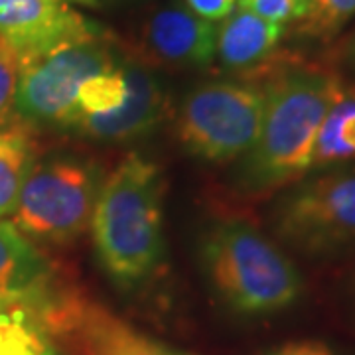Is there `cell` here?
Here are the masks:
<instances>
[{
  "mask_svg": "<svg viewBox=\"0 0 355 355\" xmlns=\"http://www.w3.org/2000/svg\"><path fill=\"white\" fill-rule=\"evenodd\" d=\"M0 355H58V338L36 312L0 304Z\"/></svg>",
  "mask_w": 355,
  "mask_h": 355,
  "instance_id": "9a60e30c",
  "label": "cell"
},
{
  "mask_svg": "<svg viewBox=\"0 0 355 355\" xmlns=\"http://www.w3.org/2000/svg\"><path fill=\"white\" fill-rule=\"evenodd\" d=\"M261 355H338V352L320 340H296L277 345Z\"/></svg>",
  "mask_w": 355,
  "mask_h": 355,
  "instance_id": "44dd1931",
  "label": "cell"
},
{
  "mask_svg": "<svg viewBox=\"0 0 355 355\" xmlns=\"http://www.w3.org/2000/svg\"><path fill=\"white\" fill-rule=\"evenodd\" d=\"M20 64L0 44V128L10 127L16 123V89H18Z\"/></svg>",
  "mask_w": 355,
  "mask_h": 355,
  "instance_id": "ac0fdd59",
  "label": "cell"
},
{
  "mask_svg": "<svg viewBox=\"0 0 355 355\" xmlns=\"http://www.w3.org/2000/svg\"><path fill=\"white\" fill-rule=\"evenodd\" d=\"M296 2H298V12H300V18H302V16L308 12V8H310L312 0H296ZM300 18H298V20H300ZM298 20H296V22H298Z\"/></svg>",
  "mask_w": 355,
  "mask_h": 355,
  "instance_id": "cb8c5ba5",
  "label": "cell"
},
{
  "mask_svg": "<svg viewBox=\"0 0 355 355\" xmlns=\"http://www.w3.org/2000/svg\"><path fill=\"white\" fill-rule=\"evenodd\" d=\"M99 30L101 26L58 0H0V44L20 65Z\"/></svg>",
  "mask_w": 355,
  "mask_h": 355,
  "instance_id": "9c48e42d",
  "label": "cell"
},
{
  "mask_svg": "<svg viewBox=\"0 0 355 355\" xmlns=\"http://www.w3.org/2000/svg\"><path fill=\"white\" fill-rule=\"evenodd\" d=\"M217 26L186 4H166L142 28V51L148 60L172 67L203 69L216 58Z\"/></svg>",
  "mask_w": 355,
  "mask_h": 355,
  "instance_id": "30bf717a",
  "label": "cell"
},
{
  "mask_svg": "<svg viewBox=\"0 0 355 355\" xmlns=\"http://www.w3.org/2000/svg\"><path fill=\"white\" fill-rule=\"evenodd\" d=\"M73 338L85 355H188L135 330L101 304L71 296L65 304L58 338Z\"/></svg>",
  "mask_w": 355,
  "mask_h": 355,
  "instance_id": "8fae6325",
  "label": "cell"
},
{
  "mask_svg": "<svg viewBox=\"0 0 355 355\" xmlns=\"http://www.w3.org/2000/svg\"><path fill=\"white\" fill-rule=\"evenodd\" d=\"M263 87L259 137L235 170L245 193L284 188L312 170L320 127L345 91L336 73L308 65H280L266 73Z\"/></svg>",
  "mask_w": 355,
  "mask_h": 355,
  "instance_id": "6da1fadb",
  "label": "cell"
},
{
  "mask_svg": "<svg viewBox=\"0 0 355 355\" xmlns=\"http://www.w3.org/2000/svg\"><path fill=\"white\" fill-rule=\"evenodd\" d=\"M352 298H354V302H355V277L354 280H352Z\"/></svg>",
  "mask_w": 355,
  "mask_h": 355,
  "instance_id": "484cf974",
  "label": "cell"
},
{
  "mask_svg": "<svg viewBox=\"0 0 355 355\" xmlns=\"http://www.w3.org/2000/svg\"><path fill=\"white\" fill-rule=\"evenodd\" d=\"M200 263L217 296L243 316H270L298 302L304 280L279 243L243 219L203 233Z\"/></svg>",
  "mask_w": 355,
  "mask_h": 355,
  "instance_id": "3957f363",
  "label": "cell"
},
{
  "mask_svg": "<svg viewBox=\"0 0 355 355\" xmlns=\"http://www.w3.org/2000/svg\"><path fill=\"white\" fill-rule=\"evenodd\" d=\"M69 298L71 292L60 286L50 259L10 221L0 219V304L24 306L44 318L55 334Z\"/></svg>",
  "mask_w": 355,
  "mask_h": 355,
  "instance_id": "ba28073f",
  "label": "cell"
},
{
  "mask_svg": "<svg viewBox=\"0 0 355 355\" xmlns=\"http://www.w3.org/2000/svg\"><path fill=\"white\" fill-rule=\"evenodd\" d=\"M97 2L99 4H103V2L105 4H121V2H130V0H97Z\"/></svg>",
  "mask_w": 355,
  "mask_h": 355,
  "instance_id": "d4e9b609",
  "label": "cell"
},
{
  "mask_svg": "<svg viewBox=\"0 0 355 355\" xmlns=\"http://www.w3.org/2000/svg\"><path fill=\"white\" fill-rule=\"evenodd\" d=\"M103 180L101 166L76 154L38 158L20 191L12 225L28 239L73 243L89 229Z\"/></svg>",
  "mask_w": 355,
  "mask_h": 355,
  "instance_id": "5b68a950",
  "label": "cell"
},
{
  "mask_svg": "<svg viewBox=\"0 0 355 355\" xmlns=\"http://www.w3.org/2000/svg\"><path fill=\"white\" fill-rule=\"evenodd\" d=\"M355 16V0H312L308 12L296 22L298 34L308 38H336Z\"/></svg>",
  "mask_w": 355,
  "mask_h": 355,
  "instance_id": "e0dca14e",
  "label": "cell"
},
{
  "mask_svg": "<svg viewBox=\"0 0 355 355\" xmlns=\"http://www.w3.org/2000/svg\"><path fill=\"white\" fill-rule=\"evenodd\" d=\"M89 229L103 272L116 286L132 291L153 279L166 254L160 168L127 156L103 180Z\"/></svg>",
  "mask_w": 355,
  "mask_h": 355,
  "instance_id": "7a4b0ae2",
  "label": "cell"
},
{
  "mask_svg": "<svg viewBox=\"0 0 355 355\" xmlns=\"http://www.w3.org/2000/svg\"><path fill=\"white\" fill-rule=\"evenodd\" d=\"M270 229L308 259L355 249V166H340L294 182L272 205Z\"/></svg>",
  "mask_w": 355,
  "mask_h": 355,
  "instance_id": "277c9868",
  "label": "cell"
},
{
  "mask_svg": "<svg viewBox=\"0 0 355 355\" xmlns=\"http://www.w3.org/2000/svg\"><path fill=\"white\" fill-rule=\"evenodd\" d=\"M62 4H79V6H87V8H99L101 4L97 0H58Z\"/></svg>",
  "mask_w": 355,
  "mask_h": 355,
  "instance_id": "603a6c76",
  "label": "cell"
},
{
  "mask_svg": "<svg viewBox=\"0 0 355 355\" xmlns=\"http://www.w3.org/2000/svg\"><path fill=\"white\" fill-rule=\"evenodd\" d=\"M282 34L284 26L239 6L217 28V60L229 71H253L270 60Z\"/></svg>",
  "mask_w": 355,
  "mask_h": 355,
  "instance_id": "4fadbf2b",
  "label": "cell"
},
{
  "mask_svg": "<svg viewBox=\"0 0 355 355\" xmlns=\"http://www.w3.org/2000/svg\"><path fill=\"white\" fill-rule=\"evenodd\" d=\"M38 162V144L32 130L14 123L0 128V219L12 217L26 178Z\"/></svg>",
  "mask_w": 355,
  "mask_h": 355,
  "instance_id": "5bb4252c",
  "label": "cell"
},
{
  "mask_svg": "<svg viewBox=\"0 0 355 355\" xmlns=\"http://www.w3.org/2000/svg\"><path fill=\"white\" fill-rule=\"evenodd\" d=\"M265 99L263 83L249 79L203 83L182 103L180 142L191 156L209 164L239 160L259 137Z\"/></svg>",
  "mask_w": 355,
  "mask_h": 355,
  "instance_id": "8992f818",
  "label": "cell"
},
{
  "mask_svg": "<svg viewBox=\"0 0 355 355\" xmlns=\"http://www.w3.org/2000/svg\"><path fill=\"white\" fill-rule=\"evenodd\" d=\"M128 99L125 107L97 127L89 139L109 144H123L144 139L162 123L168 109V95L148 64L137 53H125Z\"/></svg>",
  "mask_w": 355,
  "mask_h": 355,
  "instance_id": "7c38bea8",
  "label": "cell"
},
{
  "mask_svg": "<svg viewBox=\"0 0 355 355\" xmlns=\"http://www.w3.org/2000/svg\"><path fill=\"white\" fill-rule=\"evenodd\" d=\"M184 2L191 12L207 22L225 20L235 10L237 4V0H184Z\"/></svg>",
  "mask_w": 355,
  "mask_h": 355,
  "instance_id": "ffe728a7",
  "label": "cell"
},
{
  "mask_svg": "<svg viewBox=\"0 0 355 355\" xmlns=\"http://www.w3.org/2000/svg\"><path fill=\"white\" fill-rule=\"evenodd\" d=\"M119 58L114 40L101 28L20 65L16 116L28 125L69 130L83 83L116 64Z\"/></svg>",
  "mask_w": 355,
  "mask_h": 355,
  "instance_id": "52a82bcc",
  "label": "cell"
},
{
  "mask_svg": "<svg viewBox=\"0 0 355 355\" xmlns=\"http://www.w3.org/2000/svg\"><path fill=\"white\" fill-rule=\"evenodd\" d=\"M239 6L279 26H286L300 18L296 0H239Z\"/></svg>",
  "mask_w": 355,
  "mask_h": 355,
  "instance_id": "d6986e66",
  "label": "cell"
},
{
  "mask_svg": "<svg viewBox=\"0 0 355 355\" xmlns=\"http://www.w3.org/2000/svg\"><path fill=\"white\" fill-rule=\"evenodd\" d=\"M340 64L347 73L355 76V32L343 42L342 50H340Z\"/></svg>",
  "mask_w": 355,
  "mask_h": 355,
  "instance_id": "7402d4cb",
  "label": "cell"
},
{
  "mask_svg": "<svg viewBox=\"0 0 355 355\" xmlns=\"http://www.w3.org/2000/svg\"><path fill=\"white\" fill-rule=\"evenodd\" d=\"M355 160V93L343 95L330 109L318 132L312 170Z\"/></svg>",
  "mask_w": 355,
  "mask_h": 355,
  "instance_id": "2e32d148",
  "label": "cell"
}]
</instances>
